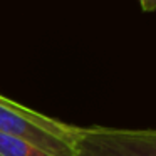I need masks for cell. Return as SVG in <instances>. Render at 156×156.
I'll return each mask as SVG.
<instances>
[{"instance_id":"4","label":"cell","mask_w":156,"mask_h":156,"mask_svg":"<svg viewBox=\"0 0 156 156\" xmlns=\"http://www.w3.org/2000/svg\"><path fill=\"white\" fill-rule=\"evenodd\" d=\"M139 5H141L143 12L151 14V12H154V9H156V0H139Z\"/></svg>"},{"instance_id":"2","label":"cell","mask_w":156,"mask_h":156,"mask_svg":"<svg viewBox=\"0 0 156 156\" xmlns=\"http://www.w3.org/2000/svg\"><path fill=\"white\" fill-rule=\"evenodd\" d=\"M74 156H156L153 129L76 126Z\"/></svg>"},{"instance_id":"3","label":"cell","mask_w":156,"mask_h":156,"mask_svg":"<svg viewBox=\"0 0 156 156\" xmlns=\"http://www.w3.org/2000/svg\"><path fill=\"white\" fill-rule=\"evenodd\" d=\"M0 156H52L24 139L0 133Z\"/></svg>"},{"instance_id":"1","label":"cell","mask_w":156,"mask_h":156,"mask_svg":"<svg viewBox=\"0 0 156 156\" xmlns=\"http://www.w3.org/2000/svg\"><path fill=\"white\" fill-rule=\"evenodd\" d=\"M0 133L39 146L52 156H74L76 126L0 96Z\"/></svg>"}]
</instances>
